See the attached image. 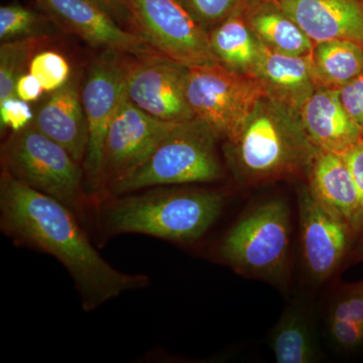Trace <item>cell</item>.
<instances>
[{
	"mask_svg": "<svg viewBox=\"0 0 363 363\" xmlns=\"http://www.w3.org/2000/svg\"><path fill=\"white\" fill-rule=\"evenodd\" d=\"M0 228L16 245L58 259L73 279L85 311L150 285L149 277L126 274L104 259L68 207L4 172L0 177Z\"/></svg>",
	"mask_w": 363,
	"mask_h": 363,
	"instance_id": "cell-1",
	"label": "cell"
},
{
	"mask_svg": "<svg viewBox=\"0 0 363 363\" xmlns=\"http://www.w3.org/2000/svg\"><path fill=\"white\" fill-rule=\"evenodd\" d=\"M225 204L221 191L155 187L97 200L92 218L101 238L135 233L193 243L216 223Z\"/></svg>",
	"mask_w": 363,
	"mask_h": 363,
	"instance_id": "cell-2",
	"label": "cell"
},
{
	"mask_svg": "<svg viewBox=\"0 0 363 363\" xmlns=\"http://www.w3.org/2000/svg\"><path fill=\"white\" fill-rule=\"evenodd\" d=\"M300 114L264 96L240 135L227 143V157L238 180L245 185L307 175L317 152Z\"/></svg>",
	"mask_w": 363,
	"mask_h": 363,
	"instance_id": "cell-3",
	"label": "cell"
},
{
	"mask_svg": "<svg viewBox=\"0 0 363 363\" xmlns=\"http://www.w3.org/2000/svg\"><path fill=\"white\" fill-rule=\"evenodd\" d=\"M1 167L4 173L65 205L84 225L92 218L95 201L86 187L83 167L33 123L7 138Z\"/></svg>",
	"mask_w": 363,
	"mask_h": 363,
	"instance_id": "cell-4",
	"label": "cell"
},
{
	"mask_svg": "<svg viewBox=\"0 0 363 363\" xmlns=\"http://www.w3.org/2000/svg\"><path fill=\"white\" fill-rule=\"evenodd\" d=\"M218 138L199 119L178 123L140 166L116 181L101 199L149 188L221 180Z\"/></svg>",
	"mask_w": 363,
	"mask_h": 363,
	"instance_id": "cell-5",
	"label": "cell"
},
{
	"mask_svg": "<svg viewBox=\"0 0 363 363\" xmlns=\"http://www.w3.org/2000/svg\"><path fill=\"white\" fill-rule=\"evenodd\" d=\"M291 248V208L276 197L243 215L222 238L217 255L242 276L279 284L288 276Z\"/></svg>",
	"mask_w": 363,
	"mask_h": 363,
	"instance_id": "cell-6",
	"label": "cell"
},
{
	"mask_svg": "<svg viewBox=\"0 0 363 363\" xmlns=\"http://www.w3.org/2000/svg\"><path fill=\"white\" fill-rule=\"evenodd\" d=\"M266 91L257 79L220 64L189 68L187 99L195 118L219 138L233 142Z\"/></svg>",
	"mask_w": 363,
	"mask_h": 363,
	"instance_id": "cell-7",
	"label": "cell"
},
{
	"mask_svg": "<svg viewBox=\"0 0 363 363\" xmlns=\"http://www.w3.org/2000/svg\"><path fill=\"white\" fill-rule=\"evenodd\" d=\"M130 30L182 65L219 64L209 35L178 0H128Z\"/></svg>",
	"mask_w": 363,
	"mask_h": 363,
	"instance_id": "cell-8",
	"label": "cell"
},
{
	"mask_svg": "<svg viewBox=\"0 0 363 363\" xmlns=\"http://www.w3.org/2000/svg\"><path fill=\"white\" fill-rule=\"evenodd\" d=\"M178 123L145 113L124 92L105 136L96 201L116 181L140 166Z\"/></svg>",
	"mask_w": 363,
	"mask_h": 363,
	"instance_id": "cell-9",
	"label": "cell"
},
{
	"mask_svg": "<svg viewBox=\"0 0 363 363\" xmlns=\"http://www.w3.org/2000/svg\"><path fill=\"white\" fill-rule=\"evenodd\" d=\"M130 57L123 52L104 50L90 67L84 87L81 91L89 130V143L83 169L86 187L94 201L98 194L105 136L112 116L125 92Z\"/></svg>",
	"mask_w": 363,
	"mask_h": 363,
	"instance_id": "cell-10",
	"label": "cell"
},
{
	"mask_svg": "<svg viewBox=\"0 0 363 363\" xmlns=\"http://www.w3.org/2000/svg\"><path fill=\"white\" fill-rule=\"evenodd\" d=\"M298 209L303 264L313 281L323 283L342 266L358 234L343 217L316 199L307 184L298 189Z\"/></svg>",
	"mask_w": 363,
	"mask_h": 363,
	"instance_id": "cell-11",
	"label": "cell"
},
{
	"mask_svg": "<svg viewBox=\"0 0 363 363\" xmlns=\"http://www.w3.org/2000/svg\"><path fill=\"white\" fill-rule=\"evenodd\" d=\"M188 72V67L160 52L131 56L126 95L138 108L161 121H191L195 116L187 99Z\"/></svg>",
	"mask_w": 363,
	"mask_h": 363,
	"instance_id": "cell-12",
	"label": "cell"
},
{
	"mask_svg": "<svg viewBox=\"0 0 363 363\" xmlns=\"http://www.w3.org/2000/svg\"><path fill=\"white\" fill-rule=\"evenodd\" d=\"M48 18L93 47L130 56L157 54L138 33L123 26L92 0H33Z\"/></svg>",
	"mask_w": 363,
	"mask_h": 363,
	"instance_id": "cell-13",
	"label": "cell"
},
{
	"mask_svg": "<svg viewBox=\"0 0 363 363\" xmlns=\"http://www.w3.org/2000/svg\"><path fill=\"white\" fill-rule=\"evenodd\" d=\"M316 44L347 40L363 45V4L360 0H277Z\"/></svg>",
	"mask_w": 363,
	"mask_h": 363,
	"instance_id": "cell-14",
	"label": "cell"
},
{
	"mask_svg": "<svg viewBox=\"0 0 363 363\" xmlns=\"http://www.w3.org/2000/svg\"><path fill=\"white\" fill-rule=\"evenodd\" d=\"M298 114L318 150L343 154L363 138L362 128L344 108L339 90L317 87Z\"/></svg>",
	"mask_w": 363,
	"mask_h": 363,
	"instance_id": "cell-15",
	"label": "cell"
},
{
	"mask_svg": "<svg viewBox=\"0 0 363 363\" xmlns=\"http://www.w3.org/2000/svg\"><path fill=\"white\" fill-rule=\"evenodd\" d=\"M306 178L314 197L343 217L359 235L363 228L362 198L342 155L318 150Z\"/></svg>",
	"mask_w": 363,
	"mask_h": 363,
	"instance_id": "cell-16",
	"label": "cell"
},
{
	"mask_svg": "<svg viewBox=\"0 0 363 363\" xmlns=\"http://www.w3.org/2000/svg\"><path fill=\"white\" fill-rule=\"evenodd\" d=\"M33 125L68 150L83 167L89 143V130L81 92L75 82L55 91L38 112Z\"/></svg>",
	"mask_w": 363,
	"mask_h": 363,
	"instance_id": "cell-17",
	"label": "cell"
},
{
	"mask_svg": "<svg viewBox=\"0 0 363 363\" xmlns=\"http://www.w3.org/2000/svg\"><path fill=\"white\" fill-rule=\"evenodd\" d=\"M310 55L286 56L267 50L255 75L267 96L300 111L317 88Z\"/></svg>",
	"mask_w": 363,
	"mask_h": 363,
	"instance_id": "cell-18",
	"label": "cell"
},
{
	"mask_svg": "<svg viewBox=\"0 0 363 363\" xmlns=\"http://www.w3.org/2000/svg\"><path fill=\"white\" fill-rule=\"evenodd\" d=\"M242 16L253 33L271 52L309 56L313 42L277 0H247Z\"/></svg>",
	"mask_w": 363,
	"mask_h": 363,
	"instance_id": "cell-19",
	"label": "cell"
},
{
	"mask_svg": "<svg viewBox=\"0 0 363 363\" xmlns=\"http://www.w3.org/2000/svg\"><path fill=\"white\" fill-rule=\"evenodd\" d=\"M241 11L229 16L208 35L220 65L255 78L267 49L247 25Z\"/></svg>",
	"mask_w": 363,
	"mask_h": 363,
	"instance_id": "cell-20",
	"label": "cell"
},
{
	"mask_svg": "<svg viewBox=\"0 0 363 363\" xmlns=\"http://www.w3.org/2000/svg\"><path fill=\"white\" fill-rule=\"evenodd\" d=\"M310 57L317 87L339 90L363 72V45L352 40L316 43Z\"/></svg>",
	"mask_w": 363,
	"mask_h": 363,
	"instance_id": "cell-21",
	"label": "cell"
},
{
	"mask_svg": "<svg viewBox=\"0 0 363 363\" xmlns=\"http://www.w3.org/2000/svg\"><path fill=\"white\" fill-rule=\"evenodd\" d=\"M269 344L278 363H311L319 354L311 320L296 305L281 314L272 329Z\"/></svg>",
	"mask_w": 363,
	"mask_h": 363,
	"instance_id": "cell-22",
	"label": "cell"
},
{
	"mask_svg": "<svg viewBox=\"0 0 363 363\" xmlns=\"http://www.w3.org/2000/svg\"><path fill=\"white\" fill-rule=\"evenodd\" d=\"M45 43L43 35L7 40L0 45V101L16 95V84L30 67L35 52Z\"/></svg>",
	"mask_w": 363,
	"mask_h": 363,
	"instance_id": "cell-23",
	"label": "cell"
},
{
	"mask_svg": "<svg viewBox=\"0 0 363 363\" xmlns=\"http://www.w3.org/2000/svg\"><path fill=\"white\" fill-rule=\"evenodd\" d=\"M43 16L20 4L0 7V40L23 39L38 35L43 26Z\"/></svg>",
	"mask_w": 363,
	"mask_h": 363,
	"instance_id": "cell-24",
	"label": "cell"
},
{
	"mask_svg": "<svg viewBox=\"0 0 363 363\" xmlns=\"http://www.w3.org/2000/svg\"><path fill=\"white\" fill-rule=\"evenodd\" d=\"M184 9L209 33L226 18L240 11L247 0H178Z\"/></svg>",
	"mask_w": 363,
	"mask_h": 363,
	"instance_id": "cell-25",
	"label": "cell"
},
{
	"mask_svg": "<svg viewBox=\"0 0 363 363\" xmlns=\"http://www.w3.org/2000/svg\"><path fill=\"white\" fill-rule=\"evenodd\" d=\"M30 73L40 81L45 92H55L68 83L70 65L67 60L57 52H38L30 61Z\"/></svg>",
	"mask_w": 363,
	"mask_h": 363,
	"instance_id": "cell-26",
	"label": "cell"
},
{
	"mask_svg": "<svg viewBox=\"0 0 363 363\" xmlns=\"http://www.w3.org/2000/svg\"><path fill=\"white\" fill-rule=\"evenodd\" d=\"M327 320H340L363 329V279L339 288L329 306Z\"/></svg>",
	"mask_w": 363,
	"mask_h": 363,
	"instance_id": "cell-27",
	"label": "cell"
},
{
	"mask_svg": "<svg viewBox=\"0 0 363 363\" xmlns=\"http://www.w3.org/2000/svg\"><path fill=\"white\" fill-rule=\"evenodd\" d=\"M33 113L28 102L13 95L0 101V123L1 128H9L13 131L25 128L33 123Z\"/></svg>",
	"mask_w": 363,
	"mask_h": 363,
	"instance_id": "cell-28",
	"label": "cell"
},
{
	"mask_svg": "<svg viewBox=\"0 0 363 363\" xmlns=\"http://www.w3.org/2000/svg\"><path fill=\"white\" fill-rule=\"evenodd\" d=\"M332 343L343 351H358L363 348V329L340 320H327Z\"/></svg>",
	"mask_w": 363,
	"mask_h": 363,
	"instance_id": "cell-29",
	"label": "cell"
},
{
	"mask_svg": "<svg viewBox=\"0 0 363 363\" xmlns=\"http://www.w3.org/2000/svg\"><path fill=\"white\" fill-rule=\"evenodd\" d=\"M344 108L363 130V72L339 89Z\"/></svg>",
	"mask_w": 363,
	"mask_h": 363,
	"instance_id": "cell-30",
	"label": "cell"
},
{
	"mask_svg": "<svg viewBox=\"0 0 363 363\" xmlns=\"http://www.w3.org/2000/svg\"><path fill=\"white\" fill-rule=\"evenodd\" d=\"M341 155L350 168L363 205V138Z\"/></svg>",
	"mask_w": 363,
	"mask_h": 363,
	"instance_id": "cell-31",
	"label": "cell"
},
{
	"mask_svg": "<svg viewBox=\"0 0 363 363\" xmlns=\"http://www.w3.org/2000/svg\"><path fill=\"white\" fill-rule=\"evenodd\" d=\"M44 88L37 77L30 73H23L16 81V95L23 101L35 102L44 93Z\"/></svg>",
	"mask_w": 363,
	"mask_h": 363,
	"instance_id": "cell-32",
	"label": "cell"
},
{
	"mask_svg": "<svg viewBox=\"0 0 363 363\" xmlns=\"http://www.w3.org/2000/svg\"><path fill=\"white\" fill-rule=\"evenodd\" d=\"M104 11L111 14L123 26H128L130 30V13L128 0H92Z\"/></svg>",
	"mask_w": 363,
	"mask_h": 363,
	"instance_id": "cell-33",
	"label": "cell"
},
{
	"mask_svg": "<svg viewBox=\"0 0 363 363\" xmlns=\"http://www.w3.org/2000/svg\"><path fill=\"white\" fill-rule=\"evenodd\" d=\"M358 238H359V241H358L357 247L354 252V260L357 262H363V228L362 233L358 235Z\"/></svg>",
	"mask_w": 363,
	"mask_h": 363,
	"instance_id": "cell-34",
	"label": "cell"
},
{
	"mask_svg": "<svg viewBox=\"0 0 363 363\" xmlns=\"http://www.w3.org/2000/svg\"><path fill=\"white\" fill-rule=\"evenodd\" d=\"M360 1H362V4H363V0H360Z\"/></svg>",
	"mask_w": 363,
	"mask_h": 363,
	"instance_id": "cell-35",
	"label": "cell"
}]
</instances>
